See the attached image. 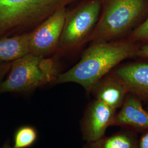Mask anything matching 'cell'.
<instances>
[{
  "label": "cell",
  "instance_id": "6da1fadb",
  "mask_svg": "<svg viewBox=\"0 0 148 148\" xmlns=\"http://www.w3.org/2000/svg\"><path fill=\"white\" fill-rule=\"evenodd\" d=\"M137 51L136 46L128 42L92 43L77 63L67 71L59 74L56 83H76L89 93L95 84L111 69Z\"/></svg>",
  "mask_w": 148,
  "mask_h": 148
},
{
  "label": "cell",
  "instance_id": "7a4b0ae2",
  "mask_svg": "<svg viewBox=\"0 0 148 148\" xmlns=\"http://www.w3.org/2000/svg\"><path fill=\"white\" fill-rule=\"evenodd\" d=\"M78 0H0V38L32 32L57 11Z\"/></svg>",
  "mask_w": 148,
  "mask_h": 148
},
{
  "label": "cell",
  "instance_id": "3957f363",
  "mask_svg": "<svg viewBox=\"0 0 148 148\" xmlns=\"http://www.w3.org/2000/svg\"><path fill=\"white\" fill-rule=\"evenodd\" d=\"M58 75L53 59L28 53L12 62L0 84V93L29 92L56 82Z\"/></svg>",
  "mask_w": 148,
  "mask_h": 148
},
{
  "label": "cell",
  "instance_id": "277c9868",
  "mask_svg": "<svg viewBox=\"0 0 148 148\" xmlns=\"http://www.w3.org/2000/svg\"><path fill=\"white\" fill-rule=\"evenodd\" d=\"M102 12L88 41L109 42L127 31L144 13L146 0H101Z\"/></svg>",
  "mask_w": 148,
  "mask_h": 148
},
{
  "label": "cell",
  "instance_id": "5b68a950",
  "mask_svg": "<svg viewBox=\"0 0 148 148\" xmlns=\"http://www.w3.org/2000/svg\"><path fill=\"white\" fill-rule=\"evenodd\" d=\"M102 8L101 0H88L72 11H67L57 57L77 49L88 41L99 20Z\"/></svg>",
  "mask_w": 148,
  "mask_h": 148
},
{
  "label": "cell",
  "instance_id": "8992f818",
  "mask_svg": "<svg viewBox=\"0 0 148 148\" xmlns=\"http://www.w3.org/2000/svg\"><path fill=\"white\" fill-rule=\"evenodd\" d=\"M66 12V7L57 11L30 33L29 53L47 57L48 55L56 53L63 30Z\"/></svg>",
  "mask_w": 148,
  "mask_h": 148
},
{
  "label": "cell",
  "instance_id": "52a82bcc",
  "mask_svg": "<svg viewBox=\"0 0 148 148\" xmlns=\"http://www.w3.org/2000/svg\"><path fill=\"white\" fill-rule=\"evenodd\" d=\"M116 110L97 99L90 103L81 122L84 140L92 142L104 137L106 129L114 126Z\"/></svg>",
  "mask_w": 148,
  "mask_h": 148
},
{
  "label": "cell",
  "instance_id": "ba28073f",
  "mask_svg": "<svg viewBox=\"0 0 148 148\" xmlns=\"http://www.w3.org/2000/svg\"><path fill=\"white\" fill-rule=\"evenodd\" d=\"M114 126L130 129L137 133L148 130V111L144 109L142 101L129 93L116 114Z\"/></svg>",
  "mask_w": 148,
  "mask_h": 148
},
{
  "label": "cell",
  "instance_id": "9c48e42d",
  "mask_svg": "<svg viewBox=\"0 0 148 148\" xmlns=\"http://www.w3.org/2000/svg\"><path fill=\"white\" fill-rule=\"evenodd\" d=\"M126 86L128 92L141 101H148V64L135 63L123 66L113 74Z\"/></svg>",
  "mask_w": 148,
  "mask_h": 148
},
{
  "label": "cell",
  "instance_id": "30bf717a",
  "mask_svg": "<svg viewBox=\"0 0 148 148\" xmlns=\"http://www.w3.org/2000/svg\"><path fill=\"white\" fill-rule=\"evenodd\" d=\"M90 92L95 99L116 110L121 107L129 93L126 86L114 75H106L95 84Z\"/></svg>",
  "mask_w": 148,
  "mask_h": 148
},
{
  "label": "cell",
  "instance_id": "8fae6325",
  "mask_svg": "<svg viewBox=\"0 0 148 148\" xmlns=\"http://www.w3.org/2000/svg\"><path fill=\"white\" fill-rule=\"evenodd\" d=\"M138 134L131 130L121 128L109 137L87 142L84 148H139Z\"/></svg>",
  "mask_w": 148,
  "mask_h": 148
},
{
  "label": "cell",
  "instance_id": "7c38bea8",
  "mask_svg": "<svg viewBox=\"0 0 148 148\" xmlns=\"http://www.w3.org/2000/svg\"><path fill=\"white\" fill-rule=\"evenodd\" d=\"M30 34L0 38V62H13L29 53Z\"/></svg>",
  "mask_w": 148,
  "mask_h": 148
},
{
  "label": "cell",
  "instance_id": "4fadbf2b",
  "mask_svg": "<svg viewBox=\"0 0 148 148\" xmlns=\"http://www.w3.org/2000/svg\"><path fill=\"white\" fill-rule=\"evenodd\" d=\"M37 137V131L34 127L30 126L20 127L15 133L13 148L30 147L35 143Z\"/></svg>",
  "mask_w": 148,
  "mask_h": 148
},
{
  "label": "cell",
  "instance_id": "5bb4252c",
  "mask_svg": "<svg viewBox=\"0 0 148 148\" xmlns=\"http://www.w3.org/2000/svg\"><path fill=\"white\" fill-rule=\"evenodd\" d=\"M132 37L134 40H148V17L134 31Z\"/></svg>",
  "mask_w": 148,
  "mask_h": 148
},
{
  "label": "cell",
  "instance_id": "9a60e30c",
  "mask_svg": "<svg viewBox=\"0 0 148 148\" xmlns=\"http://www.w3.org/2000/svg\"><path fill=\"white\" fill-rule=\"evenodd\" d=\"M12 62H0V84L5 79L11 69Z\"/></svg>",
  "mask_w": 148,
  "mask_h": 148
},
{
  "label": "cell",
  "instance_id": "2e32d148",
  "mask_svg": "<svg viewBox=\"0 0 148 148\" xmlns=\"http://www.w3.org/2000/svg\"><path fill=\"white\" fill-rule=\"evenodd\" d=\"M139 148H148V130L142 133L139 138Z\"/></svg>",
  "mask_w": 148,
  "mask_h": 148
},
{
  "label": "cell",
  "instance_id": "e0dca14e",
  "mask_svg": "<svg viewBox=\"0 0 148 148\" xmlns=\"http://www.w3.org/2000/svg\"><path fill=\"white\" fill-rule=\"evenodd\" d=\"M137 55L139 57L148 58V45L143 46L137 51Z\"/></svg>",
  "mask_w": 148,
  "mask_h": 148
},
{
  "label": "cell",
  "instance_id": "ac0fdd59",
  "mask_svg": "<svg viewBox=\"0 0 148 148\" xmlns=\"http://www.w3.org/2000/svg\"><path fill=\"white\" fill-rule=\"evenodd\" d=\"M13 148L11 147V146L10 145V144H8V143H5V144L1 148Z\"/></svg>",
  "mask_w": 148,
  "mask_h": 148
},
{
  "label": "cell",
  "instance_id": "d6986e66",
  "mask_svg": "<svg viewBox=\"0 0 148 148\" xmlns=\"http://www.w3.org/2000/svg\"><path fill=\"white\" fill-rule=\"evenodd\" d=\"M146 110H147L148 111V106L147 107V109H146Z\"/></svg>",
  "mask_w": 148,
  "mask_h": 148
}]
</instances>
